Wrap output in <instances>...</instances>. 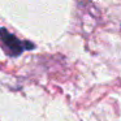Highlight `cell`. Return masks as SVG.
<instances>
[{"mask_svg":"<svg viewBox=\"0 0 121 121\" xmlns=\"http://www.w3.org/2000/svg\"><path fill=\"white\" fill-rule=\"evenodd\" d=\"M0 39L3 42V46L5 47V50L8 51L9 55L12 56H18L20 53H22V51L26 50V47L21 40H18L14 35L9 34L5 29H0Z\"/></svg>","mask_w":121,"mask_h":121,"instance_id":"cell-1","label":"cell"}]
</instances>
